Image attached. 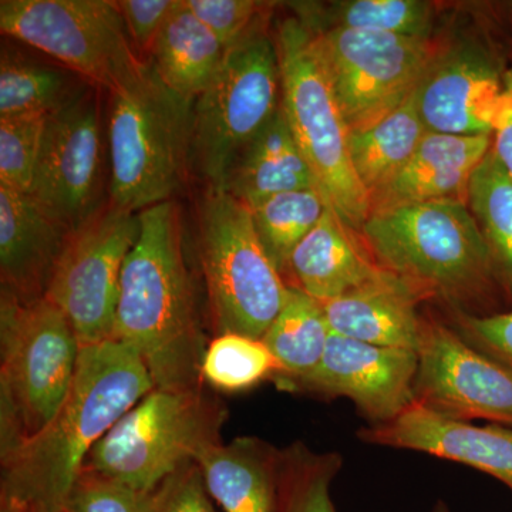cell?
Returning <instances> with one entry per match:
<instances>
[{"label":"cell","mask_w":512,"mask_h":512,"mask_svg":"<svg viewBox=\"0 0 512 512\" xmlns=\"http://www.w3.org/2000/svg\"><path fill=\"white\" fill-rule=\"evenodd\" d=\"M138 218L140 234L121 271L113 338L136 350L157 389H200L210 342L185 258L181 212L170 200Z\"/></svg>","instance_id":"1"},{"label":"cell","mask_w":512,"mask_h":512,"mask_svg":"<svg viewBox=\"0 0 512 512\" xmlns=\"http://www.w3.org/2000/svg\"><path fill=\"white\" fill-rule=\"evenodd\" d=\"M156 389L138 353L117 339L80 346L66 399L36 436L0 456V493L30 510L62 512L92 448Z\"/></svg>","instance_id":"2"},{"label":"cell","mask_w":512,"mask_h":512,"mask_svg":"<svg viewBox=\"0 0 512 512\" xmlns=\"http://www.w3.org/2000/svg\"><path fill=\"white\" fill-rule=\"evenodd\" d=\"M360 234L393 274L440 299L454 312L491 316L510 311L507 288L467 204L420 202L370 212Z\"/></svg>","instance_id":"3"},{"label":"cell","mask_w":512,"mask_h":512,"mask_svg":"<svg viewBox=\"0 0 512 512\" xmlns=\"http://www.w3.org/2000/svg\"><path fill=\"white\" fill-rule=\"evenodd\" d=\"M195 100L168 89L151 64L110 93L106 123L110 204L138 214L170 201L192 161Z\"/></svg>","instance_id":"4"},{"label":"cell","mask_w":512,"mask_h":512,"mask_svg":"<svg viewBox=\"0 0 512 512\" xmlns=\"http://www.w3.org/2000/svg\"><path fill=\"white\" fill-rule=\"evenodd\" d=\"M281 107L329 207L360 232L370 197L350 157V130L330 80L318 29L299 16L279 25Z\"/></svg>","instance_id":"5"},{"label":"cell","mask_w":512,"mask_h":512,"mask_svg":"<svg viewBox=\"0 0 512 512\" xmlns=\"http://www.w3.org/2000/svg\"><path fill=\"white\" fill-rule=\"evenodd\" d=\"M80 343L46 298L0 299V456L40 433L72 386Z\"/></svg>","instance_id":"6"},{"label":"cell","mask_w":512,"mask_h":512,"mask_svg":"<svg viewBox=\"0 0 512 512\" xmlns=\"http://www.w3.org/2000/svg\"><path fill=\"white\" fill-rule=\"evenodd\" d=\"M227 407L195 390L154 389L92 448L83 468L113 478L141 494L222 443Z\"/></svg>","instance_id":"7"},{"label":"cell","mask_w":512,"mask_h":512,"mask_svg":"<svg viewBox=\"0 0 512 512\" xmlns=\"http://www.w3.org/2000/svg\"><path fill=\"white\" fill-rule=\"evenodd\" d=\"M198 251L214 338H264L284 308L289 285L265 251L248 205L210 188L201 202Z\"/></svg>","instance_id":"8"},{"label":"cell","mask_w":512,"mask_h":512,"mask_svg":"<svg viewBox=\"0 0 512 512\" xmlns=\"http://www.w3.org/2000/svg\"><path fill=\"white\" fill-rule=\"evenodd\" d=\"M281 107L278 46L258 22L229 47L217 76L195 100L192 163L224 190L242 151Z\"/></svg>","instance_id":"9"},{"label":"cell","mask_w":512,"mask_h":512,"mask_svg":"<svg viewBox=\"0 0 512 512\" xmlns=\"http://www.w3.org/2000/svg\"><path fill=\"white\" fill-rule=\"evenodd\" d=\"M0 29L109 93L136 83L150 64L107 0H2Z\"/></svg>","instance_id":"10"},{"label":"cell","mask_w":512,"mask_h":512,"mask_svg":"<svg viewBox=\"0 0 512 512\" xmlns=\"http://www.w3.org/2000/svg\"><path fill=\"white\" fill-rule=\"evenodd\" d=\"M315 28L350 133L402 106L446 55L431 37Z\"/></svg>","instance_id":"11"},{"label":"cell","mask_w":512,"mask_h":512,"mask_svg":"<svg viewBox=\"0 0 512 512\" xmlns=\"http://www.w3.org/2000/svg\"><path fill=\"white\" fill-rule=\"evenodd\" d=\"M138 234V214L110 202L70 232L46 298L69 320L80 346L113 339L121 271Z\"/></svg>","instance_id":"12"},{"label":"cell","mask_w":512,"mask_h":512,"mask_svg":"<svg viewBox=\"0 0 512 512\" xmlns=\"http://www.w3.org/2000/svg\"><path fill=\"white\" fill-rule=\"evenodd\" d=\"M106 156L96 89L83 87L47 119L30 197L69 231L82 227L104 207Z\"/></svg>","instance_id":"13"},{"label":"cell","mask_w":512,"mask_h":512,"mask_svg":"<svg viewBox=\"0 0 512 512\" xmlns=\"http://www.w3.org/2000/svg\"><path fill=\"white\" fill-rule=\"evenodd\" d=\"M413 402L447 419L512 429V373L443 320L423 315Z\"/></svg>","instance_id":"14"},{"label":"cell","mask_w":512,"mask_h":512,"mask_svg":"<svg viewBox=\"0 0 512 512\" xmlns=\"http://www.w3.org/2000/svg\"><path fill=\"white\" fill-rule=\"evenodd\" d=\"M416 373V350L384 348L330 333L319 366L282 387L322 399H349L367 426H379L413 403Z\"/></svg>","instance_id":"15"},{"label":"cell","mask_w":512,"mask_h":512,"mask_svg":"<svg viewBox=\"0 0 512 512\" xmlns=\"http://www.w3.org/2000/svg\"><path fill=\"white\" fill-rule=\"evenodd\" d=\"M508 70L498 57L483 49L470 47L446 53L417 92L420 117L427 131L493 136Z\"/></svg>","instance_id":"16"},{"label":"cell","mask_w":512,"mask_h":512,"mask_svg":"<svg viewBox=\"0 0 512 512\" xmlns=\"http://www.w3.org/2000/svg\"><path fill=\"white\" fill-rule=\"evenodd\" d=\"M370 446L419 451L494 477L512 493V429L447 419L413 402L396 419L357 431Z\"/></svg>","instance_id":"17"},{"label":"cell","mask_w":512,"mask_h":512,"mask_svg":"<svg viewBox=\"0 0 512 512\" xmlns=\"http://www.w3.org/2000/svg\"><path fill=\"white\" fill-rule=\"evenodd\" d=\"M70 232L30 195L0 185L2 292L19 299L46 296Z\"/></svg>","instance_id":"18"},{"label":"cell","mask_w":512,"mask_h":512,"mask_svg":"<svg viewBox=\"0 0 512 512\" xmlns=\"http://www.w3.org/2000/svg\"><path fill=\"white\" fill-rule=\"evenodd\" d=\"M426 301H430L426 293L389 271L322 305L330 332L336 335L384 348L416 350L423 326L419 305Z\"/></svg>","instance_id":"19"},{"label":"cell","mask_w":512,"mask_h":512,"mask_svg":"<svg viewBox=\"0 0 512 512\" xmlns=\"http://www.w3.org/2000/svg\"><path fill=\"white\" fill-rule=\"evenodd\" d=\"M386 272L362 234L328 207L292 252L286 275L292 276V286L325 303Z\"/></svg>","instance_id":"20"},{"label":"cell","mask_w":512,"mask_h":512,"mask_svg":"<svg viewBox=\"0 0 512 512\" xmlns=\"http://www.w3.org/2000/svg\"><path fill=\"white\" fill-rule=\"evenodd\" d=\"M491 147L493 136H450L427 131L392 183L370 198V212L420 202L467 204L471 177Z\"/></svg>","instance_id":"21"},{"label":"cell","mask_w":512,"mask_h":512,"mask_svg":"<svg viewBox=\"0 0 512 512\" xmlns=\"http://www.w3.org/2000/svg\"><path fill=\"white\" fill-rule=\"evenodd\" d=\"M205 484L222 512H278L281 448L237 437L198 457Z\"/></svg>","instance_id":"22"},{"label":"cell","mask_w":512,"mask_h":512,"mask_svg":"<svg viewBox=\"0 0 512 512\" xmlns=\"http://www.w3.org/2000/svg\"><path fill=\"white\" fill-rule=\"evenodd\" d=\"M316 188L308 161L293 137L284 110L274 117L242 151L224 190L248 207L279 192Z\"/></svg>","instance_id":"23"},{"label":"cell","mask_w":512,"mask_h":512,"mask_svg":"<svg viewBox=\"0 0 512 512\" xmlns=\"http://www.w3.org/2000/svg\"><path fill=\"white\" fill-rule=\"evenodd\" d=\"M227 50L204 23L177 0L151 50V67L173 92L197 100L220 70Z\"/></svg>","instance_id":"24"},{"label":"cell","mask_w":512,"mask_h":512,"mask_svg":"<svg viewBox=\"0 0 512 512\" xmlns=\"http://www.w3.org/2000/svg\"><path fill=\"white\" fill-rule=\"evenodd\" d=\"M417 92L373 126L350 133L353 168L370 198L392 183L427 133Z\"/></svg>","instance_id":"25"},{"label":"cell","mask_w":512,"mask_h":512,"mask_svg":"<svg viewBox=\"0 0 512 512\" xmlns=\"http://www.w3.org/2000/svg\"><path fill=\"white\" fill-rule=\"evenodd\" d=\"M330 333L322 303L289 285L284 308L262 338L281 366L276 382L284 386L313 372L325 355Z\"/></svg>","instance_id":"26"},{"label":"cell","mask_w":512,"mask_h":512,"mask_svg":"<svg viewBox=\"0 0 512 512\" xmlns=\"http://www.w3.org/2000/svg\"><path fill=\"white\" fill-rule=\"evenodd\" d=\"M467 204L512 293V177L493 147L471 177Z\"/></svg>","instance_id":"27"},{"label":"cell","mask_w":512,"mask_h":512,"mask_svg":"<svg viewBox=\"0 0 512 512\" xmlns=\"http://www.w3.org/2000/svg\"><path fill=\"white\" fill-rule=\"evenodd\" d=\"M328 207L316 188L279 192L249 207L258 237L282 276L288 271L292 252Z\"/></svg>","instance_id":"28"},{"label":"cell","mask_w":512,"mask_h":512,"mask_svg":"<svg viewBox=\"0 0 512 512\" xmlns=\"http://www.w3.org/2000/svg\"><path fill=\"white\" fill-rule=\"evenodd\" d=\"M73 77L62 69L42 66L2 52L0 60V119L50 114L77 93Z\"/></svg>","instance_id":"29"},{"label":"cell","mask_w":512,"mask_h":512,"mask_svg":"<svg viewBox=\"0 0 512 512\" xmlns=\"http://www.w3.org/2000/svg\"><path fill=\"white\" fill-rule=\"evenodd\" d=\"M342 467L338 451H316L303 441L281 448L278 512H338L330 490Z\"/></svg>","instance_id":"30"},{"label":"cell","mask_w":512,"mask_h":512,"mask_svg":"<svg viewBox=\"0 0 512 512\" xmlns=\"http://www.w3.org/2000/svg\"><path fill=\"white\" fill-rule=\"evenodd\" d=\"M301 18L318 28H343L390 33L409 37H431L433 6L420 0H346Z\"/></svg>","instance_id":"31"},{"label":"cell","mask_w":512,"mask_h":512,"mask_svg":"<svg viewBox=\"0 0 512 512\" xmlns=\"http://www.w3.org/2000/svg\"><path fill=\"white\" fill-rule=\"evenodd\" d=\"M281 375V366L264 340L224 333L208 343L202 360V382L221 392L237 393Z\"/></svg>","instance_id":"32"},{"label":"cell","mask_w":512,"mask_h":512,"mask_svg":"<svg viewBox=\"0 0 512 512\" xmlns=\"http://www.w3.org/2000/svg\"><path fill=\"white\" fill-rule=\"evenodd\" d=\"M47 119V114L0 119V185L20 194H30Z\"/></svg>","instance_id":"33"},{"label":"cell","mask_w":512,"mask_h":512,"mask_svg":"<svg viewBox=\"0 0 512 512\" xmlns=\"http://www.w3.org/2000/svg\"><path fill=\"white\" fill-rule=\"evenodd\" d=\"M146 494L82 468L62 512H146Z\"/></svg>","instance_id":"34"},{"label":"cell","mask_w":512,"mask_h":512,"mask_svg":"<svg viewBox=\"0 0 512 512\" xmlns=\"http://www.w3.org/2000/svg\"><path fill=\"white\" fill-rule=\"evenodd\" d=\"M146 512H218L197 461L185 464L146 494Z\"/></svg>","instance_id":"35"},{"label":"cell","mask_w":512,"mask_h":512,"mask_svg":"<svg viewBox=\"0 0 512 512\" xmlns=\"http://www.w3.org/2000/svg\"><path fill=\"white\" fill-rule=\"evenodd\" d=\"M448 325L468 345L480 350L512 373V308L491 316L453 312Z\"/></svg>","instance_id":"36"},{"label":"cell","mask_w":512,"mask_h":512,"mask_svg":"<svg viewBox=\"0 0 512 512\" xmlns=\"http://www.w3.org/2000/svg\"><path fill=\"white\" fill-rule=\"evenodd\" d=\"M225 49L238 43L258 22L264 3L254 0H185Z\"/></svg>","instance_id":"37"},{"label":"cell","mask_w":512,"mask_h":512,"mask_svg":"<svg viewBox=\"0 0 512 512\" xmlns=\"http://www.w3.org/2000/svg\"><path fill=\"white\" fill-rule=\"evenodd\" d=\"M116 3L138 53H150L175 0H120Z\"/></svg>","instance_id":"38"},{"label":"cell","mask_w":512,"mask_h":512,"mask_svg":"<svg viewBox=\"0 0 512 512\" xmlns=\"http://www.w3.org/2000/svg\"><path fill=\"white\" fill-rule=\"evenodd\" d=\"M493 150L512 177V67L505 74L503 106L494 128Z\"/></svg>","instance_id":"39"},{"label":"cell","mask_w":512,"mask_h":512,"mask_svg":"<svg viewBox=\"0 0 512 512\" xmlns=\"http://www.w3.org/2000/svg\"><path fill=\"white\" fill-rule=\"evenodd\" d=\"M0 512H32L30 508L12 495L0 493Z\"/></svg>","instance_id":"40"},{"label":"cell","mask_w":512,"mask_h":512,"mask_svg":"<svg viewBox=\"0 0 512 512\" xmlns=\"http://www.w3.org/2000/svg\"><path fill=\"white\" fill-rule=\"evenodd\" d=\"M431 512H453L451 511V508L448 507L444 501H437L436 505H434L433 510Z\"/></svg>","instance_id":"41"},{"label":"cell","mask_w":512,"mask_h":512,"mask_svg":"<svg viewBox=\"0 0 512 512\" xmlns=\"http://www.w3.org/2000/svg\"><path fill=\"white\" fill-rule=\"evenodd\" d=\"M30 511H32V512H40V511H35V510H30Z\"/></svg>","instance_id":"42"},{"label":"cell","mask_w":512,"mask_h":512,"mask_svg":"<svg viewBox=\"0 0 512 512\" xmlns=\"http://www.w3.org/2000/svg\"><path fill=\"white\" fill-rule=\"evenodd\" d=\"M512 67V66H511Z\"/></svg>","instance_id":"43"}]
</instances>
